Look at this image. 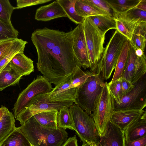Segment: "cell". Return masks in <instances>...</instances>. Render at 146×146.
Returning <instances> with one entry per match:
<instances>
[{
  "instance_id": "obj_29",
  "label": "cell",
  "mask_w": 146,
  "mask_h": 146,
  "mask_svg": "<svg viewBox=\"0 0 146 146\" xmlns=\"http://www.w3.org/2000/svg\"><path fill=\"white\" fill-rule=\"evenodd\" d=\"M69 108L64 107L58 111L57 117V126L58 128L65 130L68 129L75 131V127Z\"/></svg>"
},
{
  "instance_id": "obj_34",
  "label": "cell",
  "mask_w": 146,
  "mask_h": 146,
  "mask_svg": "<svg viewBox=\"0 0 146 146\" xmlns=\"http://www.w3.org/2000/svg\"><path fill=\"white\" fill-rule=\"evenodd\" d=\"M15 7L8 0H0V20L3 23L11 24V18Z\"/></svg>"
},
{
  "instance_id": "obj_44",
  "label": "cell",
  "mask_w": 146,
  "mask_h": 146,
  "mask_svg": "<svg viewBox=\"0 0 146 146\" xmlns=\"http://www.w3.org/2000/svg\"><path fill=\"white\" fill-rule=\"evenodd\" d=\"M135 53L137 56L140 57L144 54V52L141 49H138L135 50Z\"/></svg>"
},
{
  "instance_id": "obj_18",
  "label": "cell",
  "mask_w": 146,
  "mask_h": 146,
  "mask_svg": "<svg viewBox=\"0 0 146 146\" xmlns=\"http://www.w3.org/2000/svg\"><path fill=\"white\" fill-rule=\"evenodd\" d=\"M125 141L129 142L146 135V111L141 118L128 126L123 131Z\"/></svg>"
},
{
  "instance_id": "obj_28",
  "label": "cell",
  "mask_w": 146,
  "mask_h": 146,
  "mask_svg": "<svg viewBox=\"0 0 146 146\" xmlns=\"http://www.w3.org/2000/svg\"><path fill=\"white\" fill-rule=\"evenodd\" d=\"M63 9L67 17L76 24H82L85 18L78 15L75 11V4L77 0H56Z\"/></svg>"
},
{
  "instance_id": "obj_20",
  "label": "cell",
  "mask_w": 146,
  "mask_h": 146,
  "mask_svg": "<svg viewBox=\"0 0 146 146\" xmlns=\"http://www.w3.org/2000/svg\"><path fill=\"white\" fill-rule=\"evenodd\" d=\"M87 18L103 34L105 35L106 33L110 30L116 29V22L113 16L97 15Z\"/></svg>"
},
{
  "instance_id": "obj_13",
  "label": "cell",
  "mask_w": 146,
  "mask_h": 146,
  "mask_svg": "<svg viewBox=\"0 0 146 146\" xmlns=\"http://www.w3.org/2000/svg\"><path fill=\"white\" fill-rule=\"evenodd\" d=\"M72 74L62 83L55 86L49 93L50 102L71 101L74 103L77 98L78 88H71Z\"/></svg>"
},
{
  "instance_id": "obj_48",
  "label": "cell",
  "mask_w": 146,
  "mask_h": 146,
  "mask_svg": "<svg viewBox=\"0 0 146 146\" xmlns=\"http://www.w3.org/2000/svg\"><path fill=\"white\" fill-rule=\"evenodd\" d=\"M31 146H34L33 145H31Z\"/></svg>"
},
{
  "instance_id": "obj_42",
  "label": "cell",
  "mask_w": 146,
  "mask_h": 146,
  "mask_svg": "<svg viewBox=\"0 0 146 146\" xmlns=\"http://www.w3.org/2000/svg\"><path fill=\"white\" fill-rule=\"evenodd\" d=\"M78 141L76 135L70 137L61 146H78Z\"/></svg>"
},
{
  "instance_id": "obj_9",
  "label": "cell",
  "mask_w": 146,
  "mask_h": 146,
  "mask_svg": "<svg viewBox=\"0 0 146 146\" xmlns=\"http://www.w3.org/2000/svg\"><path fill=\"white\" fill-rule=\"evenodd\" d=\"M112 101L113 97L108 83L106 82L97 98L92 112V117L100 137L105 131L113 111Z\"/></svg>"
},
{
  "instance_id": "obj_6",
  "label": "cell",
  "mask_w": 146,
  "mask_h": 146,
  "mask_svg": "<svg viewBox=\"0 0 146 146\" xmlns=\"http://www.w3.org/2000/svg\"><path fill=\"white\" fill-rule=\"evenodd\" d=\"M83 25L91 65L90 71L96 74L97 64L105 49V35L101 32L87 17L85 18Z\"/></svg>"
},
{
  "instance_id": "obj_39",
  "label": "cell",
  "mask_w": 146,
  "mask_h": 146,
  "mask_svg": "<svg viewBox=\"0 0 146 146\" xmlns=\"http://www.w3.org/2000/svg\"><path fill=\"white\" fill-rule=\"evenodd\" d=\"M51 0H17V6L14 9H18L30 6L39 5L50 2Z\"/></svg>"
},
{
  "instance_id": "obj_45",
  "label": "cell",
  "mask_w": 146,
  "mask_h": 146,
  "mask_svg": "<svg viewBox=\"0 0 146 146\" xmlns=\"http://www.w3.org/2000/svg\"><path fill=\"white\" fill-rule=\"evenodd\" d=\"M7 108L4 106H2L0 108V120L3 115Z\"/></svg>"
},
{
  "instance_id": "obj_1",
  "label": "cell",
  "mask_w": 146,
  "mask_h": 146,
  "mask_svg": "<svg viewBox=\"0 0 146 146\" xmlns=\"http://www.w3.org/2000/svg\"><path fill=\"white\" fill-rule=\"evenodd\" d=\"M73 29L66 32L45 27L32 34L38 56L37 70L55 86L72 74L77 66L79 67L73 49Z\"/></svg>"
},
{
  "instance_id": "obj_30",
  "label": "cell",
  "mask_w": 146,
  "mask_h": 146,
  "mask_svg": "<svg viewBox=\"0 0 146 146\" xmlns=\"http://www.w3.org/2000/svg\"><path fill=\"white\" fill-rule=\"evenodd\" d=\"M27 43V41L17 38L9 52L0 62V72L9 62L15 55L19 52H24L25 45Z\"/></svg>"
},
{
  "instance_id": "obj_7",
  "label": "cell",
  "mask_w": 146,
  "mask_h": 146,
  "mask_svg": "<svg viewBox=\"0 0 146 146\" xmlns=\"http://www.w3.org/2000/svg\"><path fill=\"white\" fill-rule=\"evenodd\" d=\"M112 106L113 111L143 110L146 106V74L127 94L117 98H113Z\"/></svg>"
},
{
  "instance_id": "obj_12",
  "label": "cell",
  "mask_w": 146,
  "mask_h": 146,
  "mask_svg": "<svg viewBox=\"0 0 146 146\" xmlns=\"http://www.w3.org/2000/svg\"><path fill=\"white\" fill-rule=\"evenodd\" d=\"M73 47L79 66L84 70L91 67L84 32L83 25L79 24L73 29Z\"/></svg>"
},
{
  "instance_id": "obj_47",
  "label": "cell",
  "mask_w": 146,
  "mask_h": 146,
  "mask_svg": "<svg viewBox=\"0 0 146 146\" xmlns=\"http://www.w3.org/2000/svg\"><path fill=\"white\" fill-rule=\"evenodd\" d=\"M82 146H91L90 145L87 143H82Z\"/></svg>"
},
{
  "instance_id": "obj_5",
  "label": "cell",
  "mask_w": 146,
  "mask_h": 146,
  "mask_svg": "<svg viewBox=\"0 0 146 146\" xmlns=\"http://www.w3.org/2000/svg\"><path fill=\"white\" fill-rule=\"evenodd\" d=\"M69 108L75 131L82 143L92 142L98 144L100 136L93 117L77 104H74Z\"/></svg>"
},
{
  "instance_id": "obj_10",
  "label": "cell",
  "mask_w": 146,
  "mask_h": 146,
  "mask_svg": "<svg viewBox=\"0 0 146 146\" xmlns=\"http://www.w3.org/2000/svg\"><path fill=\"white\" fill-rule=\"evenodd\" d=\"M53 89L51 84L44 77L37 76L19 94L13 109L15 118H16L34 97L40 94L50 92Z\"/></svg>"
},
{
  "instance_id": "obj_16",
  "label": "cell",
  "mask_w": 146,
  "mask_h": 146,
  "mask_svg": "<svg viewBox=\"0 0 146 146\" xmlns=\"http://www.w3.org/2000/svg\"><path fill=\"white\" fill-rule=\"evenodd\" d=\"M62 17H67L63 9L56 0L38 8L35 15L36 20L44 21Z\"/></svg>"
},
{
  "instance_id": "obj_22",
  "label": "cell",
  "mask_w": 146,
  "mask_h": 146,
  "mask_svg": "<svg viewBox=\"0 0 146 146\" xmlns=\"http://www.w3.org/2000/svg\"><path fill=\"white\" fill-rule=\"evenodd\" d=\"M0 146H31L23 133L17 127L0 143Z\"/></svg>"
},
{
  "instance_id": "obj_21",
  "label": "cell",
  "mask_w": 146,
  "mask_h": 146,
  "mask_svg": "<svg viewBox=\"0 0 146 146\" xmlns=\"http://www.w3.org/2000/svg\"><path fill=\"white\" fill-rule=\"evenodd\" d=\"M15 122L14 115L7 108L0 120V143L15 130Z\"/></svg>"
},
{
  "instance_id": "obj_25",
  "label": "cell",
  "mask_w": 146,
  "mask_h": 146,
  "mask_svg": "<svg viewBox=\"0 0 146 146\" xmlns=\"http://www.w3.org/2000/svg\"><path fill=\"white\" fill-rule=\"evenodd\" d=\"M74 7L77 15L85 18L97 15H109L106 12L84 2L83 0H77Z\"/></svg>"
},
{
  "instance_id": "obj_24",
  "label": "cell",
  "mask_w": 146,
  "mask_h": 146,
  "mask_svg": "<svg viewBox=\"0 0 146 146\" xmlns=\"http://www.w3.org/2000/svg\"><path fill=\"white\" fill-rule=\"evenodd\" d=\"M114 18L116 22V30L130 41L139 23L142 22L139 21H130L117 18Z\"/></svg>"
},
{
  "instance_id": "obj_2",
  "label": "cell",
  "mask_w": 146,
  "mask_h": 146,
  "mask_svg": "<svg viewBox=\"0 0 146 146\" xmlns=\"http://www.w3.org/2000/svg\"><path fill=\"white\" fill-rule=\"evenodd\" d=\"M17 128L34 146H61L68 139L65 129L43 126L34 116Z\"/></svg>"
},
{
  "instance_id": "obj_43",
  "label": "cell",
  "mask_w": 146,
  "mask_h": 146,
  "mask_svg": "<svg viewBox=\"0 0 146 146\" xmlns=\"http://www.w3.org/2000/svg\"><path fill=\"white\" fill-rule=\"evenodd\" d=\"M136 7L138 9L146 11V0H141Z\"/></svg>"
},
{
  "instance_id": "obj_8",
  "label": "cell",
  "mask_w": 146,
  "mask_h": 146,
  "mask_svg": "<svg viewBox=\"0 0 146 146\" xmlns=\"http://www.w3.org/2000/svg\"><path fill=\"white\" fill-rule=\"evenodd\" d=\"M49 93L40 94L33 98L16 118L21 125L37 113L48 111H59L64 107H69L74 104L71 101L50 102L48 98Z\"/></svg>"
},
{
  "instance_id": "obj_26",
  "label": "cell",
  "mask_w": 146,
  "mask_h": 146,
  "mask_svg": "<svg viewBox=\"0 0 146 146\" xmlns=\"http://www.w3.org/2000/svg\"><path fill=\"white\" fill-rule=\"evenodd\" d=\"M141 0H106L113 13H121L136 7Z\"/></svg>"
},
{
  "instance_id": "obj_46",
  "label": "cell",
  "mask_w": 146,
  "mask_h": 146,
  "mask_svg": "<svg viewBox=\"0 0 146 146\" xmlns=\"http://www.w3.org/2000/svg\"><path fill=\"white\" fill-rule=\"evenodd\" d=\"M87 143L90 145L91 146H101L98 145L96 143L92 142H88Z\"/></svg>"
},
{
  "instance_id": "obj_35",
  "label": "cell",
  "mask_w": 146,
  "mask_h": 146,
  "mask_svg": "<svg viewBox=\"0 0 146 146\" xmlns=\"http://www.w3.org/2000/svg\"><path fill=\"white\" fill-rule=\"evenodd\" d=\"M83 1L100 10L104 11L109 15L113 16V11L106 0H83Z\"/></svg>"
},
{
  "instance_id": "obj_33",
  "label": "cell",
  "mask_w": 146,
  "mask_h": 146,
  "mask_svg": "<svg viewBox=\"0 0 146 146\" xmlns=\"http://www.w3.org/2000/svg\"><path fill=\"white\" fill-rule=\"evenodd\" d=\"M19 33L12 24L5 23L0 20V43L17 38Z\"/></svg>"
},
{
  "instance_id": "obj_14",
  "label": "cell",
  "mask_w": 146,
  "mask_h": 146,
  "mask_svg": "<svg viewBox=\"0 0 146 146\" xmlns=\"http://www.w3.org/2000/svg\"><path fill=\"white\" fill-rule=\"evenodd\" d=\"M145 111L129 110L113 111L110 121L123 132L128 126L140 119Z\"/></svg>"
},
{
  "instance_id": "obj_23",
  "label": "cell",
  "mask_w": 146,
  "mask_h": 146,
  "mask_svg": "<svg viewBox=\"0 0 146 146\" xmlns=\"http://www.w3.org/2000/svg\"><path fill=\"white\" fill-rule=\"evenodd\" d=\"M130 46V41L128 40L124 44L118 59L111 83L121 78L124 71Z\"/></svg>"
},
{
  "instance_id": "obj_38",
  "label": "cell",
  "mask_w": 146,
  "mask_h": 146,
  "mask_svg": "<svg viewBox=\"0 0 146 146\" xmlns=\"http://www.w3.org/2000/svg\"><path fill=\"white\" fill-rule=\"evenodd\" d=\"M17 38L4 41L0 43V62L9 52Z\"/></svg>"
},
{
  "instance_id": "obj_27",
  "label": "cell",
  "mask_w": 146,
  "mask_h": 146,
  "mask_svg": "<svg viewBox=\"0 0 146 146\" xmlns=\"http://www.w3.org/2000/svg\"><path fill=\"white\" fill-rule=\"evenodd\" d=\"M57 110L45 111L37 113L33 116L42 125L53 129L58 128Z\"/></svg>"
},
{
  "instance_id": "obj_41",
  "label": "cell",
  "mask_w": 146,
  "mask_h": 146,
  "mask_svg": "<svg viewBox=\"0 0 146 146\" xmlns=\"http://www.w3.org/2000/svg\"><path fill=\"white\" fill-rule=\"evenodd\" d=\"M124 146H146V135L133 141H125Z\"/></svg>"
},
{
  "instance_id": "obj_32",
  "label": "cell",
  "mask_w": 146,
  "mask_h": 146,
  "mask_svg": "<svg viewBox=\"0 0 146 146\" xmlns=\"http://www.w3.org/2000/svg\"><path fill=\"white\" fill-rule=\"evenodd\" d=\"M96 74L93 73L90 70L83 71L80 68L77 66L72 74L71 88H79L89 77Z\"/></svg>"
},
{
  "instance_id": "obj_15",
  "label": "cell",
  "mask_w": 146,
  "mask_h": 146,
  "mask_svg": "<svg viewBox=\"0 0 146 146\" xmlns=\"http://www.w3.org/2000/svg\"><path fill=\"white\" fill-rule=\"evenodd\" d=\"M100 137L98 145L101 146H124L123 132L110 121Z\"/></svg>"
},
{
  "instance_id": "obj_11",
  "label": "cell",
  "mask_w": 146,
  "mask_h": 146,
  "mask_svg": "<svg viewBox=\"0 0 146 146\" xmlns=\"http://www.w3.org/2000/svg\"><path fill=\"white\" fill-rule=\"evenodd\" d=\"M146 72V58L144 53L137 56L135 50L131 45L125 67L121 77L133 85L135 84Z\"/></svg>"
},
{
  "instance_id": "obj_37",
  "label": "cell",
  "mask_w": 146,
  "mask_h": 146,
  "mask_svg": "<svg viewBox=\"0 0 146 146\" xmlns=\"http://www.w3.org/2000/svg\"><path fill=\"white\" fill-rule=\"evenodd\" d=\"M111 94L113 98L122 96L121 78L111 83H108Z\"/></svg>"
},
{
  "instance_id": "obj_36",
  "label": "cell",
  "mask_w": 146,
  "mask_h": 146,
  "mask_svg": "<svg viewBox=\"0 0 146 146\" xmlns=\"http://www.w3.org/2000/svg\"><path fill=\"white\" fill-rule=\"evenodd\" d=\"M130 41L131 45L135 50L141 49L144 52L146 43V36L134 33Z\"/></svg>"
},
{
  "instance_id": "obj_19",
  "label": "cell",
  "mask_w": 146,
  "mask_h": 146,
  "mask_svg": "<svg viewBox=\"0 0 146 146\" xmlns=\"http://www.w3.org/2000/svg\"><path fill=\"white\" fill-rule=\"evenodd\" d=\"M22 77L11 68L9 63L0 72V91L19 83Z\"/></svg>"
},
{
  "instance_id": "obj_3",
  "label": "cell",
  "mask_w": 146,
  "mask_h": 146,
  "mask_svg": "<svg viewBox=\"0 0 146 146\" xmlns=\"http://www.w3.org/2000/svg\"><path fill=\"white\" fill-rule=\"evenodd\" d=\"M128 39L116 30L110 38L98 63L96 74L101 73L104 79L109 78Z\"/></svg>"
},
{
  "instance_id": "obj_31",
  "label": "cell",
  "mask_w": 146,
  "mask_h": 146,
  "mask_svg": "<svg viewBox=\"0 0 146 146\" xmlns=\"http://www.w3.org/2000/svg\"><path fill=\"white\" fill-rule=\"evenodd\" d=\"M113 16L114 17L129 21L146 22V11L138 9L136 7L124 13H113Z\"/></svg>"
},
{
  "instance_id": "obj_17",
  "label": "cell",
  "mask_w": 146,
  "mask_h": 146,
  "mask_svg": "<svg viewBox=\"0 0 146 146\" xmlns=\"http://www.w3.org/2000/svg\"><path fill=\"white\" fill-rule=\"evenodd\" d=\"M9 63L11 68L22 76L28 75L34 71L33 61L24 52L17 54Z\"/></svg>"
},
{
  "instance_id": "obj_40",
  "label": "cell",
  "mask_w": 146,
  "mask_h": 146,
  "mask_svg": "<svg viewBox=\"0 0 146 146\" xmlns=\"http://www.w3.org/2000/svg\"><path fill=\"white\" fill-rule=\"evenodd\" d=\"M121 79L122 96H123L126 95L130 92L134 88L135 85H133L130 82L122 77Z\"/></svg>"
},
{
  "instance_id": "obj_4",
  "label": "cell",
  "mask_w": 146,
  "mask_h": 146,
  "mask_svg": "<svg viewBox=\"0 0 146 146\" xmlns=\"http://www.w3.org/2000/svg\"><path fill=\"white\" fill-rule=\"evenodd\" d=\"M101 73L89 77L78 88L74 104L92 117V112L97 98L101 93L105 82Z\"/></svg>"
}]
</instances>
